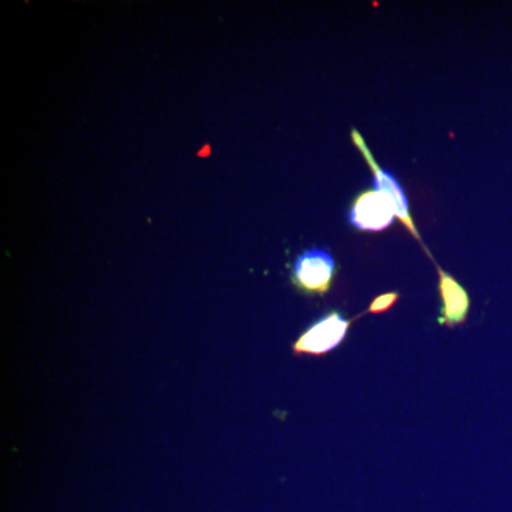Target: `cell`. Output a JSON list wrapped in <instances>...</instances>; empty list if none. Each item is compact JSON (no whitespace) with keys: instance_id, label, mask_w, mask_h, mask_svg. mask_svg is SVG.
<instances>
[{"instance_id":"6","label":"cell","mask_w":512,"mask_h":512,"mask_svg":"<svg viewBox=\"0 0 512 512\" xmlns=\"http://www.w3.org/2000/svg\"><path fill=\"white\" fill-rule=\"evenodd\" d=\"M399 298L400 295L397 292H387L384 293V295L377 296L375 301L372 302V305L369 306V309H367L363 315H367V313L377 315V313L389 311V309L394 306V303L399 301Z\"/></svg>"},{"instance_id":"5","label":"cell","mask_w":512,"mask_h":512,"mask_svg":"<svg viewBox=\"0 0 512 512\" xmlns=\"http://www.w3.org/2000/svg\"><path fill=\"white\" fill-rule=\"evenodd\" d=\"M437 272H439L441 299L440 316L437 322L441 326L456 328V326L466 323L468 313H470V295L466 288L453 275L444 271L440 265H437Z\"/></svg>"},{"instance_id":"1","label":"cell","mask_w":512,"mask_h":512,"mask_svg":"<svg viewBox=\"0 0 512 512\" xmlns=\"http://www.w3.org/2000/svg\"><path fill=\"white\" fill-rule=\"evenodd\" d=\"M353 320L343 318L339 311L326 313L308 329L303 330L299 338L293 342V355L323 356L332 352L348 336Z\"/></svg>"},{"instance_id":"3","label":"cell","mask_w":512,"mask_h":512,"mask_svg":"<svg viewBox=\"0 0 512 512\" xmlns=\"http://www.w3.org/2000/svg\"><path fill=\"white\" fill-rule=\"evenodd\" d=\"M350 136H352L353 144H355L357 150L363 154L367 164H369L370 170H372L375 190L384 192V194H387L392 198L394 205H396V217L399 218L404 227L409 229L410 234L413 235L414 239H417V241L420 242L421 247L424 248V251L429 255L431 261L434 262L433 255L430 254L429 249H427L424 242L421 241L419 229H417L416 224L413 222L412 215H410L409 202H407V197L406 194H404L402 185L397 183L396 178H394L392 174L387 173L386 170H383V168L376 163L375 157L372 156L369 147H367L365 138L362 137V134H360L359 131L353 128ZM434 264H436V262H434Z\"/></svg>"},{"instance_id":"2","label":"cell","mask_w":512,"mask_h":512,"mask_svg":"<svg viewBox=\"0 0 512 512\" xmlns=\"http://www.w3.org/2000/svg\"><path fill=\"white\" fill-rule=\"evenodd\" d=\"M335 259L323 249H309L298 256L292 266L291 281L306 295H326L336 278Z\"/></svg>"},{"instance_id":"4","label":"cell","mask_w":512,"mask_h":512,"mask_svg":"<svg viewBox=\"0 0 512 512\" xmlns=\"http://www.w3.org/2000/svg\"><path fill=\"white\" fill-rule=\"evenodd\" d=\"M396 217V205L389 195L373 190L357 195L350 205L349 221L362 231H383Z\"/></svg>"}]
</instances>
